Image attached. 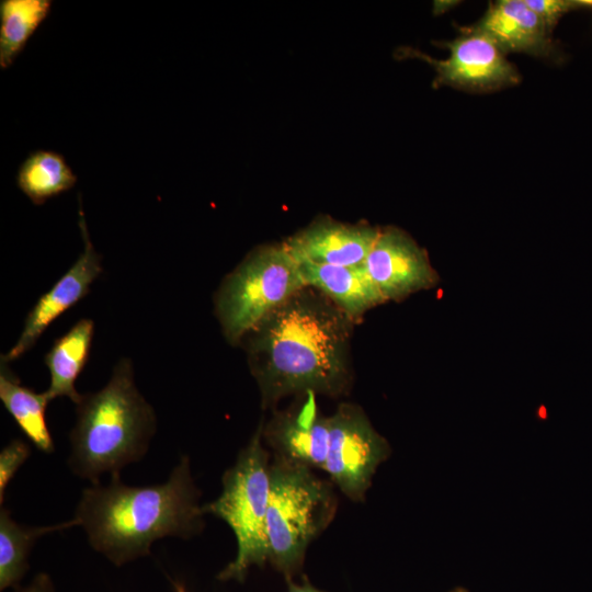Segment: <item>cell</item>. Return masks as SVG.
<instances>
[{
    "label": "cell",
    "instance_id": "6da1fadb",
    "mask_svg": "<svg viewBox=\"0 0 592 592\" xmlns=\"http://www.w3.org/2000/svg\"><path fill=\"white\" fill-rule=\"evenodd\" d=\"M353 322L327 296L306 286L252 329L244 339L263 407L292 394L345 392Z\"/></svg>",
    "mask_w": 592,
    "mask_h": 592
},
{
    "label": "cell",
    "instance_id": "7a4b0ae2",
    "mask_svg": "<svg viewBox=\"0 0 592 592\" xmlns=\"http://www.w3.org/2000/svg\"><path fill=\"white\" fill-rule=\"evenodd\" d=\"M190 459L182 456L169 478L151 486L133 487L111 477L107 485L82 490L75 511L90 546L115 566L150 554L163 537L190 538L203 528Z\"/></svg>",
    "mask_w": 592,
    "mask_h": 592
},
{
    "label": "cell",
    "instance_id": "3957f363",
    "mask_svg": "<svg viewBox=\"0 0 592 592\" xmlns=\"http://www.w3.org/2000/svg\"><path fill=\"white\" fill-rule=\"evenodd\" d=\"M153 408L139 392L128 358L114 367L109 383L99 391L82 395L76 405V423L70 439L68 465L92 483L105 474L140 460L156 432Z\"/></svg>",
    "mask_w": 592,
    "mask_h": 592
},
{
    "label": "cell",
    "instance_id": "277c9868",
    "mask_svg": "<svg viewBox=\"0 0 592 592\" xmlns=\"http://www.w3.org/2000/svg\"><path fill=\"white\" fill-rule=\"evenodd\" d=\"M335 510L330 482L307 466L275 457L266 517L269 560L287 576L297 571L308 545L330 524Z\"/></svg>",
    "mask_w": 592,
    "mask_h": 592
},
{
    "label": "cell",
    "instance_id": "5b68a950",
    "mask_svg": "<svg viewBox=\"0 0 592 592\" xmlns=\"http://www.w3.org/2000/svg\"><path fill=\"white\" fill-rule=\"evenodd\" d=\"M262 437L260 424L235 464L224 473L220 496L202 506L204 514L221 519L236 536L237 555L218 574L224 581H242L251 566H262L269 560L266 517L271 464Z\"/></svg>",
    "mask_w": 592,
    "mask_h": 592
},
{
    "label": "cell",
    "instance_id": "8992f818",
    "mask_svg": "<svg viewBox=\"0 0 592 592\" xmlns=\"http://www.w3.org/2000/svg\"><path fill=\"white\" fill-rule=\"evenodd\" d=\"M306 287L299 262L284 242L252 251L223 280L215 314L226 340L236 345L265 317Z\"/></svg>",
    "mask_w": 592,
    "mask_h": 592
},
{
    "label": "cell",
    "instance_id": "52a82bcc",
    "mask_svg": "<svg viewBox=\"0 0 592 592\" xmlns=\"http://www.w3.org/2000/svg\"><path fill=\"white\" fill-rule=\"evenodd\" d=\"M389 455V444L360 407L341 403L329 417V449L323 470L349 499L364 500L377 467Z\"/></svg>",
    "mask_w": 592,
    "mask_h": 592
},
{
    "label": "cell",
    "instance_id": "ba28073f",
    "mask_svg": "<svg viewBox=\"0 0 592 592\" xmlns=\"http://www.w3.org/2000/svg\"><path fill=\"white\" fill-rule=\"evenodd\" d=\"M443 45L449 50L446 59L436 60L415 53L430 62L436 72L435 86H449L469 92H491L520 82L515 66L498 45L482 33L463 30L460 36Z\"/></svg>",
    "mask_w": 592,
    "mask_h": 592
},
{
    "label": "cell",
    "instance_id": "9c48e42d",
    "mask_svg": "<svg viewBox=\"0 0 592 592\" xmlns=\"http://www.w3.org/2000/svg\"><path fill=\"white\" fill-rule=\"evenodd\" d=\"M363 266L386 301L401 300L439 281L428 252L397 227L380 228Z\"/></svg>",
    "mask_w": 592,
    "mask_h": 592
},
{
    "label": "cell",
    "instance_id": "30bf717a",
    "mask_svg": "<svg viewBox=\"0 0 592 592\" xmlns=\"http://www.w3.org/2000/svg\"><path fill=\"white\" fill-rule=\"evenodd\" d=\"M78 224L83 240L81 254L52 288L38 298L25 319L20 338L1 356V363L8 364L33 348L55 319L89 293L90 285L102 273L101 255L90 240L80 195Z\"/></svg>",
    "mask_w": 592,
    "mask_h": 592
},
{
    "label": "cell",
    "instance_id": "8fae6325",
    "mask_svg": "<svg viewBox=\"0 0 592 592\" xmlns=\"http://www.w3.org/2000/svg\"><path fill=\"white\" fill-rule=\"evenodd\" d=\"M379 230V227L364 223L346 224L322 217L284 243L299 263L360 266L364 264Z\"/></svg>",
    "mask_w": 592,
    "mask_h": 592
},
{
    "label": "cell",
    "instance_id": "7c38bea8",
    "mask_svg": "<svg viewBox=\"0 0 592 592\" xmlns=\"http://www.w3.org/2000/svg\"><path fill=\"white\" fill-rule=\"evenodd\" d=\"M492 39L504 53H524L554 58L557 48L551 32L525 0L489 3L483 16L469 27Z\"/></svg>",
    "mask_w": 592,
    "mask_h": 592
},
{
    "label": "cell",
    "instance_id": "4fadbf2b",
    "mask_svg": "<svg viewBox=\"0 0 592 592\" xmlns=\"http://www.w3.org/2000/svg\"><path fill=\"white\" fill-rule=\"evenodd\" d=\"M263 436L276 457L323 469L329 449V417L318 411L314 394L298 409L276 415L263 429Z\"/></svg>",
    "mask_w": 592,
    "mask_h": 592
},
{
    "label": "cell",
    "instance_id": "5bb4252c",
    "mask_svg": "<svg viewBox=\"0 0 592 592\" xmlns=\"http://www.w3.org/2000/svg\"><path fill=\"white\" fill-rule=\"evenodd\" d=\"M299 264L306 286L322 293L353 321L386 303L363 265Z\"/></svg>",
    "mask_w": 592,
    "mask_h": 592
},
{
    "label": "cell",
    "instance_id": "9a60e30c",
    "mask_svg": "<svg viewBox=\"0 0 592 592\" xmlns=\"http://www.w3.org/2000/svg\"><path fill=\"white\" fill-rule=\"evenodd\" d=\"M93 333V320L80 319L46 353L45 364L50 375L46 391L52 400L68 397L75 405L80 401L82 395L76 389V380L89 358Z\"/></svg>",
    "mask_w": 592,
    "mask_h": 592
},
{
    "label": "cell",
    "instance_id": "2e32d148",
    "mask_svg": "<svg viewBox=\"0 0 592 592\" xmlns=\"http://www.w3.org/2000/svg\"><path fill=\"white\" fill-rule=\"evenodd\" d=\"M0 399L26 437L42 452H54V442L46 423V408L52 401L47 391L36 392L21 384L5 363H1Z\"/></svg>",
    "mask_w": 592,
    "mask_h": 592
},
{
    "label": "cell",
    "instance_id": "e0dca14e",
    "mask_svg": "<svg viewBox=\"0 0 592 592\" xmlns=\"http://www.w3.org/2000/svg\"><path fill=\"white\" fill-rule=\"evenodd\" d=\"M78 526L75 517L46 526H26L15 522L5 508L0 510V590L16 587L29 569V556L35 542L48 533Z\"/></svg>",
    "mask_w": 592,
    "mask_h": 592
},
{
    "label": "cell",
    "instance_id": "ac0fdd59",
    "mask_svg": "<svg viewBox=\"0 0 592 592\" xmlns=\"http://www.w3.org/2000/svg\"><path fill=\"white\" fill-rule=\"evenodd\" d=\"M76 182L77 175L65 158L53 150L32 151L16 173L18 187L35 205L69 191Z\"/></svg>",
    "mask_w": 592,
    "mask_h": 592
},
{
    "label": "cell",
    "instance_id": "d6986e66",
    "mask_svg": "<svg viewBox=\"0 0 592 592\" xmlns=\"http://www.w3.org/2000/svg\"><path fill=\"white\" fill-rule=\"evenodd\" d=\"M50 0H2L0 2V68H9L29 39L49 15Z\"/></svg>",
    "mask_w": 592,
    "mask_h": 592
},
{
    "label": "cell",
    "instance_id": "ffe728a7",
    "mask_svg": "<svg viewBox=\"0 0 592 592\" xmlns=\"http://www.w3.org/2000/svg\"><path fill=\"white\" fill-rule=\"evenodd\" d=\"M31 454V448L22 440L14 439L0 453V502L3 503L5 489L19 468Z\"/></svg>",
    "mask_w": 592,
    "mask_h": 592
},
{
    "label": "cell",
    "instance_id": "44dd1931",
    "mask_svg": "<svg viewBox=\"0 0 592 592\" xmlns=\"http://www.w3.org/2000/svg\"><path fill=\"white\" fill-rule=\"evenodd\" d=\"M553 33L562 15L571 11L592 8V0H525Z\"/></svg>",
    "mask_w": 592,
    "mask_h": 592
},
{
    "label": "cell",
    "instance_id": "7402d4cb",
    "mask_svg": "<svg viewBox=\"0 0 592 592\" xmlns=\"http://www.w3.org/2000/svg\"><path fill=\"white\" fill-rule=\"evenodd\" d=\"M18 592H54V585L48 574L38 573L29 585Z\"/></svg>",
    "mask_w": 592,
    "mask_h": 592
},
{
    "label": "cell",
    "instance_id": "603a6c76",
    "mask_svg": "<svg viewBox=\"0 0 592 592\" xmlns=\"http://www.w3.org/2000/svg\"><path fill=\"white\" fill-rule=\"evenodd\" d=\"M288 592H323L309 584H289Z\"/></svg>",
    "mask_w": 592,
    "mask_h": 592
},
{
    "label": "cell",
    "instance_id": "cb8c5ba5",
    "mask_svg": "<svg viewBox=\"0 0 592 592\" xmlns=\"http://www.w3.org/2000/svg\"><path fill=\"white\" fill-rule=\"evenodd\" d=\"M173 587L175 589L177 592H186V590L184 589V587L179 583V582H173Z\"/></svg>",
    "mask_w": 592,
    "mask_h": 592
},
{
    "label": "cell",
    "instance_id": "d4e9b609",
    "mask_svg": "<svg viewBox=\"0 0 592 592\" xmlns=\"http://www.w3.org/2000/svg\"><path fill=\"white\" fill-rule=\"evenodd\" d=\"M449 592H468V591L465 588L458 587V588H454Z\"/></svg>",
    "mask_w": 592,
    "mask_h": 592
}]
</instances>
